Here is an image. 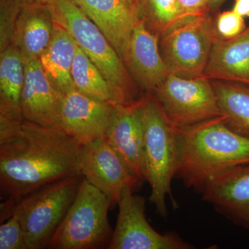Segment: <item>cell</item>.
Segmentation results:
<instances>
[{
  "label": "cell",
  "instance_id": "obj_19",
  "mask_svg": "<svg viewBox=\"0 0 249 249\" xmlns=\"http://www.w3.org/2000/svg\"><path fill=\"white\" fill-rule=\"evenodd\" d=\"M25 81L24 60L19 49L10 45L0 55V120H23L21 98Z\"/></svg>",
  "mask_w": 249,
  "mask_h": 249
},
{
  "label": "cell",
  "instance_id": "obj_21",
  "mask_svg": "<svg viewBox=\"0 0 249 249\" xmlns=\"http://www.w3.org/2000/svg\"><path fill=\"white\" fill-rule=\"evenodd\" d=\"M212 83L226 124L249 138V86L219 80Z\"/></svg>",
  "mask_w": 249,
  "mask_h": 249
},
{
  "label": "cell",
  "instance_id": "obj_24",
  "mask_svg": "<svg viewBox=\"0 0 249 249\" xmlns=\"http://www.w3.org/2000/svg\"><path fill=\"white\" fill-rule=\"evenodd\" d=\"M1 51L11 45L15 26L22 6L18 0H1Z\"/></svg>",
  "mask_w": 249,
  "mask_h": 249
},
{
  "label": "cell",
  "instance_id": "obj_10",
  "mask_svg": "<svg viewBox=\"0 0 249 249\" xmlns=\"http://www.w3.org/2000/svg\"><path fill=\"white\" fill-rule=\"evenodd\" d=\"M80 173L85 179L117 204L126 190L134 191L142 184L106 137L83 145Z\"/></svg>",
  "mask_w": 249,
  "mask_h": 249
},
{
  "label": "cell",
  "instance_id": "obj_26",
  "mask_svg": "<svg viewBox=\"0 0 249 249\" xmlns=\"http://www.w3.org/2000/svg\"><path fill=\"white\" fill-rule=\"evenodd\" d=\"M0 249H26L24 232L16 214H12L0 227Z\"/></svg>",
  "mask_w": 249,
  "mask_h": 249
},
{
  "label": "cell",
  "instance_id": "obj_8",
  "mask_svg": "<svg viewBox=\"0 0 249 249\" xmlns=\"http://www.w3.org/2000/svg\"><path fill=\"white\" fill-rule=\"evenodd\" d=\"M153 93L176 129L190 128L222 116L213 85L204 76L186 78L170 73Z\"/></svg>",
  "mask_w": 249,
  "mask_h": 249
},
{
  "label": "cell",
  "instance_id": "obj_1",
  "mask_svg": "<svg viewBox=\"0 0 249 249\" xmlns=\"http://www.w3.org/2000/svg\"><path fill=\"white\" fill-rule=\"evenodd\" d=\"M83 145L61 129L34 123L0 122V188L16 201L80 173Z\"/></svg>",
  "mask_w": 249,
  "mask_h": 249
},
{
  "label": "cell",
  "instance_id": "obj_13",
  "mask_svg": "<svg viewBox=\"0 0 249 249\" xmlns=\"http://www.w3.org/2000/svg\"><path fill=\"white\" fill-rule=\"evenodd\" d=\"M159 41L160 37L139 19L123 57L139 86L149 92L157 89L170 74L160 53Z\"/></svg>",
  "mask_w": 249,
  "mask_h": 249
},
{
  "label": "cell",
  "instance_id": "obj_6",
  "mask_svg": "<svg viewBox=\"0 0 249 249\" xmlns=\"http://www.w3.org/2000/svg\"><path fill=\"white\" fill-rule=\"evenodd\" d=\"M106 195L83 178L76 196L47 248L93 249L108 246L112 235Z\"/></svg>",
  "mask_w": 249,
  "mask_h": 249
},
{
  "label": "cell",
  "instance_id": "obj_20",
  "mask_svg": "<svg viewBox=\"0 0 249 249\" xmlns=\"http://www.w3.org/2000/svg\"><path fill=\"white\" fill-rule=\"evenodd\" d=\"M77 47L71 36L55 24L52 40L39 58L47 78L62 95L75 89L71 70Z\"/></svg>",
  "mask_w": 249,
  "mask_h": 249
},
{
  "label": "cell",
  "instance_id": "obj_14",
  "mask_svg": "<svg viewBox=\"0 0 249 249\" xmlns=\"http://www.w3.org/2000/svg\"><path fill=\"white\" fill-rule=\"evenodd\" d=\"M203 200L237 225L249 229V164L211 178L201 192Z\"/></svg>",
  "mask_w": 249,
  "mask_h": 249
},
{
  "label": "cell",
  "instance_id": "obj_23",
  "mask_svg": "<svg viewBox=\"0 0 249 249\" xmlns=\"http://www.w3.org/2000/svg\"><path fill=\"white\" fill-rule=\"evenodd\" d=\"M137 16L159 37L182 20L178 0H134Z\"/></svg>",
  "mask_w": 249,
  "mask_h": 249
},
{
  "label": "cell",
  "instance_id": "obj_27",
  "mask_svg": "<svg viewBox=\"0 0 249 249\" xmlns=\"http://www.w3.org/2000/svg\"><path fill=\"white\" fill-rule=\"evenodd\" d=\"M183 19L209 14L210 0H178Z\"/></svg>",
  "mask_w": 249,
  "mask_h": 249
},
{
  "label": "cell",
  "instance_id": "obj_11",
  "mask_svg": "<svg viewBox=\"0 0 249 249\" xmlns=\"http://www.w3.org/2000/svg\"><path fill=\"white\" fill-rule=\"evenodd\" d=\"M116 106L73 90L62 98L60 127L82 145L103 138L110 126Z\"/></svg>",
  "mask_w": 249,
  "mask_h": 249
},
{
  "label": "cell",
  "instance_id": "obj_5",
  "mask_svg": "<svg viewBox=\"0 0 249 249\" xmlns=\"http://www.w3.org/2000/svg\"><path fill=\"white\" fill-rule=\"evenodd\" d=\"M83 175L49 183L14 201L6 219L16 214L22 225L26 249L47 248L76 196Z\"/></svg>",
  "mask_w": 249,
  "mask_h": 249
},
{
  "label": "cell",
  "instance_id": "obj_28",
  "mask_svg": "<svg viewBox=\"0 0 249 249\" xmlns=\"http://www.w3.org/2000/svg\"><path fill=\"white\" fill-rule=\"evenodd\" d=\"M232 9L242 17L249 18V0H235Z\"/></svg>",
  "mask_w": 249,
  "mask_h": 249
},
{
  "label": "cell",
  "instance_id": "obj_15",
  "mask_svg": "<svg viewBox=\"0 0 249 249\" xmlns=\"http://www.w3.org/2000/svg\"><path fill=\"white\" fill-rule=\"evenodd\" d=\"M144 96L135 102L116 106L106 139L139 181H145L142 171L143 144L142 105Z\"/></svg>",
  "mask_w": 249,
  "mask_h": 249
},
{
  "label": "cell",
  "instance_id": "obj_7",
  "mask_svg": "<svg viewBox=\"0 0 249 249\" xmlns=\"http://www.w3.org/2000/svg\"><path fill=\"white\" fill-rule=\"evenodd\" d=\"M217 37L209 14L183 19L162 34L160 53L170 73L186 78L203 76Z\"/></svg>",
  "mask_w": 249,
  "mask_h": 249
},
{
  "label": "cell",
  "instance_id": "obj_9",
  "mask_svg": "<svg viewBox=\"0 0 249 249\" xmlns=\"http://www.w3.org/2000/svg\"><path fill=\"white\" fill-rule=\"evenodd\" d=\"M126 190L118 201L119 214L109 249H191V244L175 233L160 234L145 217V199Z\"/></svg>",
  "mask_w": 249,
  "mask_h": 249
},
{
  "label": "cell",
  "instance_id": "obj_17",
  "mask_svg": "<svg viewBox=\"0 0 249 249\" xmlns=\"http://www.w3.org/2000/svg\"><path fill=\"white\" fill-rule=\"evenodd\" d=\"M203 76L249 86V26L234 38L216 39Z\"/></svg>",
  "mask_w": 249,
  "mask_h": 249
},
{
  "label": "cell",
  "instance_id": "obj_22",
  "mask_svg": "<svg viewBox=\"0 0 249 249\" xmlns=\"http://www.w3.org/2000/svg\"><path fill=\"white\" fill-rule=\"evenodd\" d=\"M71 77L75 89L80 93L97 101L119 106L112 87L78 46L72 66Z\"/></svg>",
  "mask_w": 249,
  "mask_h": 249
},
{
  "label": "cell",
  "instance_id": "obj_16",
  "mask_svg": "<svg viewBox=\"0 0 249 249\" xmlns=\"http://www.w3.org/2000/svg\"><path fill=\"white\" fill-rule=\"evenodd\" d=\"M80 7L102 31L123 60L139 19L134 6L124 0H84Z\"/></svg>",
  "mask_w": 249,
  "mask_h": 249
},
{
  "label": "cell",
  "instance_id": "obj_32",
  "mask_svg": "<svg viewBox=\"0 0 249 249\" xmlns=\"http://www.w3.org/2000/svg\"><path fill=\"white\" fill-rule=\"evenodd\" d=\"M73 1H74L76 3L78 6H80V5H81L82 3H83V1H84V0H73Z\"/></svg>",
  "mask_w": 249,
  "mask_h": 249
},
{
  "label": "cell",
  "instance_id": "obj_29",
  "mask_svg": "<svg viewBox=\"0 0 249 249\" xmlns=\"http://www.w3.org/2000/svg\"><path fill=\"white\" fill-rule=\"evenodd\" d=\"M22 6L45 2V0H18Z\"/></svg>",
  "mask_w": 249,
  "mask_h": 249
},
{
  "label": "cell",
  "instance_id": "obj_18",
  "mask_svg": "<svg viewBox=\"0 0 249 249\" xmlns=\"http://www.w3.org/2000/svg\"><path fill=\"white\" fill-rule=\"evenodd\" d=\"M54 25L46 2L22 6L11 44L19 49L24 59H39L52 40Z\"/></svg>",
  "mask_w": 249,
  "mask_h": 249
},
{
  "label": "cell",
  "instance_id": "obj_30",
  "mask_svg": "<svg viewBox=\"0 0 249 249\" xmlns=\"http://www.w3.org/2000/svg\"><path fill=\"white\" fill-rule=\"evenodd\" d=\"M224 0H210L209 9L214 10L217 9L224 2Z\"/></svg>",
  "mask_w": 249,
  "mask_h": 249
},
{
  "label": "cell",
  "instance_id": "obj_12",
  "mask_svg": "<svg viewBox=\"0 0 249 249\" xmlns=\"http://www.w3.org/2000/svg\"><path fill=\"white\" fill-rule=\"evenodd\" d=\"M24 60L25 81L21 98L23 119L47 128L61 129L60 111L64 95L47 78L39 59Z\"/></svg>",
  "mask_w": 249,
  "mask_h": 249
},
{
  "label": "cell",
  "instance_id": "obj_2",
  "mask_svg": "<svg viewBox=\"0 0 249 249\" xmlns=\"http://www.w3.org/2000/svg\"><path fill=\"white\" fill-rule=\"evenodd\" d=\"M176 132V177L187 188L201 193L219 174L249 164V138L231 129L222 116Z\"/></svg>",
  "mask_w": 249,
  "mask_h": 249
},
{
  "label": "cell",
  "instance_id": "obj_25",
  "mask_svg": "<svg viewBox=\"0 0 249 249\" xmlns=\"http://www.w3.org/2000/svg\"><path fill=\"white\" fill-rule=\"evenodd\" d=\"M218 37L224 40H230L241 34L247 29L245 18L231 11H224L219 14L214 22Z\"/></svg>",
  "mask_w": 249,
  "mask_h": 249
},
{
  "label": "cell",
  "instance_id": "obj_3",
  "mask_svg": "<svg viewBox=\"0 0 249 249\" xmlns=\"http://www.w3.org/2000/svg\"><path fill=\"white\" fill-rule=\"evenodd\" d=\"M54 22L66 30L102 72L115 91L119 105L137 101V90L124 60L99 28L73 0H45Z\"/></svg>",
  "mask_w": 249,
  "mask_h": 249
},
{
  "label": "cell",
  "instance_id": "obj_4",
  "mask_svg": "<svg viewBox=\"0 0 249 249\" xmlns=\"http://www.w3.org/2000/svg\"><path fill=\"white\" fill-rule=\"evenodd\" d=\"M144 178L151 188L150 203L161 217H166V197L172 198V181L176 177L178 149L176 129L170 124L151 93L142 105Z\"/></svg>",
  "mask_w": 249,
  "mask_h": 249
},
{
  "label": "cell",
  "instance_id": "obj_31",
  "mask_svg": "<svg viewBox=\"0 0 249 249\" xmlns=\"http://www.w3.org/2000/svg\"><path fill=\"white\" fill-rule=\"evenodd\" d=\"M124 1H127V2H128L129 4H131V5H132V6H133L134 7V9H135V4H134V0H124Z\"/></svg>",
  "mask_w": 249,
  "mask_h": 249
}]
</instances>
